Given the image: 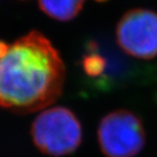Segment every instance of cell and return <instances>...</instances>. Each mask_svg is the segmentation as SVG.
Segmentation results:
<instances>
[{
  "label": "cell",
  "instance_id": "5",
  "mask_svg": "<svg viewBox=\"0 0 157 157\" xmlns=\"http://www.w3.org/2000/svg\"><path fill=\"white\" fill-rule=\"evenodd\" d=\"M86 0H38L44 13L54 20L67 21L80 13Z\"/></svg>",
  "mask_w": 157,
  "mask_h": 157
},
{
  "label": "cell",
  "instance_id": "4",
  "mask_svg": "<svg viewBox=\"0 0 157 157\" xmlns=\"http://www.w3.org/2000/svg\"><path fill=\"white\" fill-rule=\"evenodd\" d=\"M115 36L118 46L128 55L139 59L157 56V13L137 8L125 12L119 20Z\"/></svg>",
  "mask_w": 157,
  "mask_h": 157
},
{
  "label": "cell",
  "instance_id": "8",
  "mask_svg": "<svg viewBox=\"0 0 157 157\" xmlns=\"http://www.w3.org/2000/svg\"><path fill=\"white\" fill-rule=\"evenodd\" d=\"M95 1H97V2H105V1H107V0H95Z\"/></svg>",
  "mask_w": 157,
  "mask_h": 157
},
{
  "label": "cell",
  "instance_id": "2",
  "mask_svg": "<svg viewBox=\"0 0 157 157\" xmlns=\"http://www.w3.org/2000/svg\"><path fill=\"white\" fill-rule=\"evenodd\" d=\"M34 145L43 154L52 157L70 155L83 140L81 121L71 109L54 106L40 112L31 127Z\"/></svg>",
  "mask_w": 157,
  "mask_h": 157
},
{
  "label": "cell",
  "instance_id": "3",
  "mask_svg": "<svg viewBox=\"0 0 157 157\" xmlns=\"http://www.w3.org/2000/svg\"><path fill=\"white\" fill-rule=\"evenodd\" d=\"M97 137L101 152L106 157H135L146 142L142 121L128 109H117L103 117Z\"/></svg>",
  "mask_w": 157,
  "mask_h": 157
},
{
  "label": "cell",
  "instance_id": "6",
  "mask_svg": "<svg viewBox=\"0 0 157 157\" xmlns=\"http://www.w3.org/2000/svg\"><path fill=\"white\" fill-rule=\"evenodd\" d=\"M82 68L86 76L97 78L104 76L106 71V58L95 50L86 53L82 59Z\"/></svg>",
  "mask_w": 157,
  "mask_h": 157
},
{
  "label": "cell",
  "instance_id": "7",
  "mask_svg": "<svg viewBox=\"0 0 157 157\" xmlns=\"http://www.w3.org/2000/svg\"><path fill=\"white\" fill-rule=\"evenodd\" d=\"M8 47H9V44L4 42V41H1L0 40V57H2L3 55L7 52L8 50Z\"/></svg>",
  "mask_w": 157,
  "mask_h": 157
},
{
  "label": "cell",
  "instance_id": "1",
  "mask_svg": "<svg viewBox=\"0 0 157 157\" xmlns=\"http://www.w3.org/2000/svg\"><path fill=\"white\" fill-rule=\"evenodd\" d=\"M65 68L43 34L32 31L0 57V106L29 113L51 105L63 89Z\"/></svg>",
  "mask_w": 157,
  "mask_h": 157
}]
</instances>
